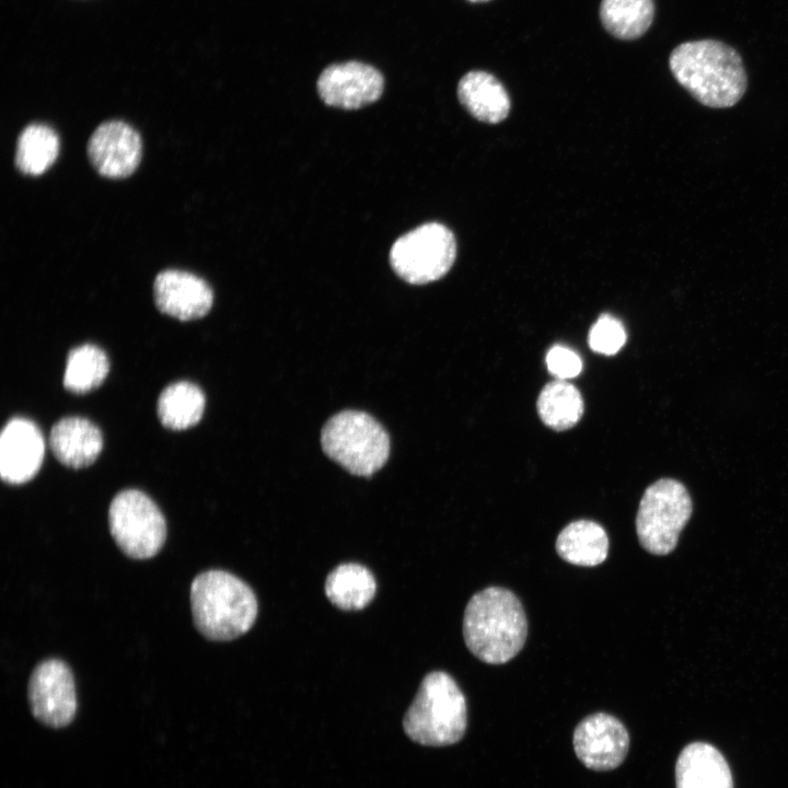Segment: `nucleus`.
<instances>
[{
    "label": "nucleus",
    "instance_id": "nucleus-3",
    "mask_svg": "<svg viewBox=\"0 0 788 788\" xmlns=\"http://www.w3.org/2000/svg\"><path fill=\"white\" fill-rule=\"evenodd\" d=\"M194 625L207 639L229 641L255 623L258 605L251 587L231 572L202 571L190 584Z\"/></svg>",
    "mask_w": 788,
    "mask_h": 788
},
{
    "label": "nucleus",
    "instance_id": "nucleus-7",
    "mask_svg": "<svg viewBox=\"0 0 788 788\" xmlns=\"http://www.w3.org/2000/svg\"><path fill=\"white\" fill-rule=\"evenodd\" d=\"M108 528L119 549L132 559L155 556L166 538V522L157 503L143 491H119L108 508Z\"/></svg>",
    "mask_w": 788,
    "mask_h": 788
},
{
    "label": "nucleus",
    "instance_id": "nucleus-25",
    "mask_svg": "<svg viewBox=\"0 0 788 788\" xmlns=\"http://www.w3.org/2000/svg\"><path fill=\"white\" fill-rule=\"evenodd\" d=\"M626 341L623 324L610 314H602L589 332V346L605 356L615 355Z\"/></svg>",
    "mask_w": 788,
    "mask_h": 788
},
{
    "label": "nucleus",
    "instance_id": "nucleus-19",
    "mask_svg": "<svg viewBox=\"0 0 788 788\" xmlns=\"http://www.w3.org/2000/svg\"><path fill=\"white\" fill-rule=\"evenodd\" d=\"M376 582L372 572L357 563L335 567L325 581V594L332 604L344 611L364 609L374 598Z\"/></svg>",
    "mask_w": 788,
    "mask_h": 788
},
{
    "label": "nucleus",
    "instance_id": "nucleus-14",
    "mask_svg": "<svg viewBox=\"0 0 788 788\" xmlns=\"http://www.w3.org/2000/svg\"><path fill=\"white\" fill-rule=\"evenodd\" d=\"M153 297L162 313L181 321L205 316L213 302L212 289L202 278L178 269H166L157 275Z\"/></svg>",
    "mask_w": 788,
    "mask_h": 788
},
{
    "label": "nucleus",
    "instance_id": "nucleus-6",
    "mask_svg": "<svg viewBox=\"0 0 788 788\" xmlns=\"http://www.w3.org/2000/svg\"><path fill=\"white\" fill-rule=\"evenodd\" d=\"M691 497L680 482L661 478L644 493L636 515L640 545L650 554H670L692 514Z\"/></svg>",
    "mask_w": 788,
    "mask_h": 788
},
{
    "label": "nucleus",
    "instance_id": "nucleus-2",
    "mask_svg": "<svg viewBox=\"0 0 788 788\" xmlns=\"http://www.w3.org/2000/svg\"><path fill=\"white\" fill-rule=\"evenodd\" d=\"M528 622L519 598L509 589L488 587L467 602L463 637L468 650L488 664L514 658L525 644Z\"/></svg>",
    "mask_w": 788,
    "mask_h": 788
},
{
    "label": "nucleus",
    "instance_id": "nucleus-26",
    "mask_svg": "<svg viewBox=\"0 0 788 788\" xmlns=\"http://www.w3.org/2000/svg\"><path fill=\"white\" fill-rule=\"evenodd\" d=\"M546 364L548 371L558 380L575 378L582 369L578 354L563 345H555L548 350Z\"/></svg>",
    "mask_w": 788,
    "mask_h": 788
},
{
    "label": "nucleus",
    "instance_id": "nucleus-17",
    "mask_svg": "<svg viewBox=\"0 0 788 788\" xmlns=\"http://www.w3.org/2000/svg\"><path fill=\"white\" fill-rule=\"evenodd\" d=\"M457 97L477 120L497 124L510 111V99L501 82L486 71H470L457 84Z\"/></svg>",
    "mask_w": 788,
    "mask_h": 788
},
{
    "label": "nucleus",
    "instance_id": "nucleus-18",
    "mask_svg": "<svg viewBox=\"0 0 788 788\" xmlns=\"http://www.w3.org/2000/svg\"><path fill=\"white\" fill-rule=\"evenodd\" d=\"M609 537L605 530L591 520H576L567 524L555 543L557 554L565 561L594 567L602 564L609 554Z\"/></svg>",
    "mask_w": 788,
    "mask_h": 788
},
{
    "label": "nucleus",
    "instance_id": "nucleus-15",
    "mask_svg": "<svg viewBox=\"0 0 788 788\" xmlns=\"http://www.w3.org/2000/svg\"><path fill=\"white\" fill-rule=\"evenodd\" d=\"M49 447L59 462L71 468L91 465L103 448L101 430L82 417L58 420L49 433Z\"/></svg>",
    "mask_w": 788,
    "mask_h": 788
},
{
    "label": "nucleus",
    "instance_id": "nucleus-9",
    "mask_svg": "<svg viewBox=\"0 0 788 788\" xmlns=\"http://www.w3.org/2000/svg\"><path fill=\"white\" fill-rule=\"evenodd\" d=\"M27 699L35 719L50 728H65L77 714L78 703L72 671L59 659L38 663L31 673Z\"/></svg>",
    "mask_w": 788,
    "mask_h": 788
},
{
    "label": "nucleus",
    "instance_id": "nucleus-5",
    "mask_svg": "<svg viewBox=\"0 0 788 788\" xmlns=\"http://www.w3.org/2000/svg\"><path fill=\"white\" fill-rule=\"evenodd\" d=\"M323 451L350 474L371 476L383 467L390 454V438L370 415L344 410L324 425Z\"/></svg>",
    "mask_w": 788,
    "mask_h": 788
},
{
    "label": "nucleus",
    "instance_id": "nucleus-16",
    "mask_svg": "<svg viewBox=\"0 0 788 788\" xmlns=\"http://www.w3.org/2000/svg\"><path fill=\"white\" fill-rule=\"evenodd\" d=\"M676 788H733L730 767L711 744L693 742L680 753L675 765Z\"/></svg>",
    "mask_w": 788,
    "mask_h": 788
},
{
    "label": "nucleus",
    "instance_id": "nucleus-11",
    "mask_svg": "<svg viewBox=\"0 0 788 788\" xmlns=\"http://www.w3.org/2000/svg\"><path fill=\"white\" fill-rule=\"evenodd\" d=\"M383 89L381 72L360 61L331 65L317 79V92L322 101L343 109H357L374 103L382 95Z\"/></svg>",
    "mask_w": 788,
    "mask_h": 788
},
{
    "label": "nucleus",
    "instance_id": "nucleus-1",
    "mask_svg": "<svg viewBox=\"0 0 788 788\" xmlns=\"http://www.w3.org/2000/svg\"><path fill=\"white\" fill-rule=\"evenodd\" d=\"M669 67L676 81L708 107H731L746 90L748 79L741 56L719 40L680 44L670 55Z\"/></svg>",
    "mask_w": 788,
    "mask_h": 788
},
{
    "label": "nucleus",
    "instance_id": "nucleus-10",
    "mask_svg": "<svg viewBox=\"0 0 788 788\" xmlns=\"http://www.w3.org/2000/svg\"><path fill=\"white\" fill-rule=\"evenodd\" d=\"M577 757L590 769L611 770L619 766L629 749L625 726L614 716L595 712L582 719L573 732Z\"/></svg>",
    "mask_w": 788,
    "mask_h": 788
},
{
    "label": "nucleus",
    "instance_id": "nucleus-4",
    "mask_svg": "<svg viewBox=\"0 0 788 788\" xmlns=\"http://www.w3.org/2000/svg\"><path fill=\"white\" fill-rule=\"evenodd\" d=\"M466 723L465 696L455 680L443 671H432L422 679L403 719L405 733L429 746L459 742Z\"/></svg>",
    "mask_w": 788,
    "mask_h": 788
},
{
    "label": "nucleus",
    "instance_id": "nucleus-20",
    "mask_svg": "<svg viewBox=\"0 0 788 788\" xmlns=\"http://www.w3.org/2000/svg\"><path fill=\"white\" fill-rule=\"evenodd\" d=\"M205 403V395L196 384L187 381L175 382L160 394L158 416L166 428L187 429L199 422Z\"/></svg>",
    "mask_w": 788,
    "mask_h": 788
},
{
    "label": "nucleus",
    "instance_id": "nucleus-8",
    "mask_svg": "<svg viewBox=\"0 0 788 788\" xmlns=\"http://www.w3.org/2000/svg\"><path fill=\"white\" fill-rule=\"evenodd\" d=\"M456 256L453 233L430 222L398 237L390 251L393 270L408 283L425 285L442 278Z\"/></svg>",
    "mask_w": 788,
    "mask_h": 788
},
{
    "label": "nucleus",
    "instance_id": "nucleus-13",
    "mask_svg": "<svg viewBox=\"0 0 788 788\" xmlns=\"http://www.w3.org/2000/svg\"><path fill=\"white\" fill-rule=\"evenodd\" d=\"M45 442L39 428L26 418L7 422L0 437V475L9 484L31 480L39 471Z\"/></svg>",
    "mask_w": 788,
    "mask_h": 788
},
{
    "label": "nucleus",
    "instance_id": "nucleus-12",
    "mask_svg": "<svg viewBox=\"0 0 788 788\" xmlns=\"http://www.w3.org/2000/svg\"><path fill=\"white\" fill-rule=\"evenodd\" d=\"M141 150L138 131L123 120H107L99 125L86 147L94 170L112 179L131 175L140 163Z\"/></svg>",
    "mask_w": 788,
    "mask_h": 788
},
{
    "label": "nucleus",
    "instance_id": "nucleus-21",
    "mask_svg": "<svg viewBox=\"0 0 788 788\" xmlns=\"http://www.w3.org/2000/svg\"><path fill=\"white\" fill-rule=\"evenodd\" d=\"M58 153L56 131L45 124H30L18 138L15 165L25 175L38 176L55 163Z\"/></svg>",
    "mask_w": 788,
    "mask_h": 788
},
{
    "label": "nucleus",
    "instance_id": "nucleus-24",
    "mask_svg": "<svg viewBox=\"0 0 788 788\" xmlns=\"http://www.w3.org/2000/svg\"><path fill=\"white\" fill-rule=\"evenodd\" d=\"M109 371L106 354L97 346L84 344L70 350L63 374V386L73 393H86L100 386Z\"/></svg>",
    "mask_w": 788,
    "mask_h": 788
},
{
    "label": "nucleus",
    "instance_id": "nucleus-27",
    "mask_svg": "<svg viewBox=\"0 0 788 788\" xmlns=\"http://www.w3.org/2000/svg\"><path fill=\"white\" fill-rule=\"evenodd\" d=\"M468 1H472V2H482V1H488V0H468Z\"/></svg>",
    "mask_w": 788,
    "mask_h": 788
},
{
    "label": "nucleus",
    "instance_id": "nucleus-22",
    "mask_svg": "<svg viewBox=\"0 0 788 788\" xmlns=\"http://www.w3.org/2000/svg\"><path fill=\"white\" fill-rule=\"evenodd\" d=\"M537 413L552 429L566 430L573 427L583 414V399L578 389L566 380L552 381L541 391Z\"/></svg>",
    "mask_w": 788,
    "mask_h": 788
},
{
    "label": "nucleus",
    "instance_id": "nucleus-23",
    "mask_svg": "<svg viewBox=\"0 0 788 788\" xmlns=\"http://www.w3.org/2000/svg\"><path fill=\"white\" fill-rule=\"evenodd\" d=\"M653 0H602L600 19L605 30L619 39H636L650 27Z\"/></svg>",
    "mask_w": 788,
    "mask_h": 788
}]
</instances>
